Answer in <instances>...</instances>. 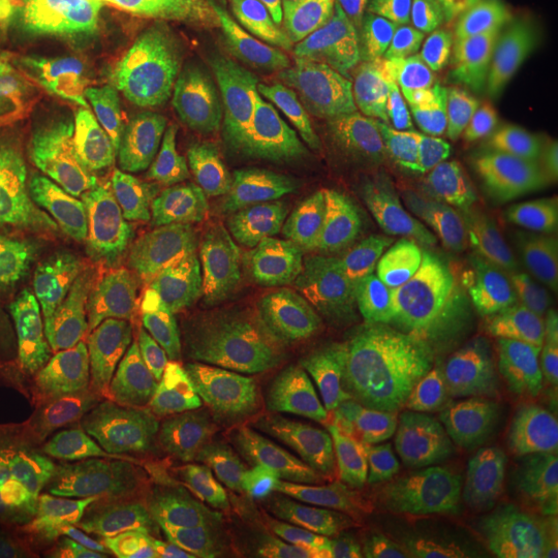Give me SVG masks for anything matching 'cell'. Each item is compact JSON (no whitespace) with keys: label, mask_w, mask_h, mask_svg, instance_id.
<instances>
[{"label":"cell","mask_w":558,"mask_h":558,"mask_svg":"<svg viewBox=\"0 0 558 558\" xmlns=\"http://www.w3.org/2000/svg\"><path fill=\"white\" fill-rule=\"evenodd\" d=\"M515 558H558V549H553V553H524V556H515Z\"/></svg>","instance_id":"ac0fdd59"},{"label":"cell","mask_w":558,"mask_h":558,"mask_svg":"<svg viewBox=\"0 0 558 558\" xmlns=\"http://www.w3.org/2000/svg\"><path fill=\"white\" fill-rule=\"evenodd\" d=\"M38 196L53 218L109 258L267 326L255 299L258 211L240 178L223 171L44 168Z\"/></svg>","instance_id":"277c9868"},{"label":"cell","mask_w":558,"mask_h":558,"mask_svg":"<svg viewBox=\"0 0 558 558\" xmlns=\"http://www.w3.org/2000/svg\"><path fill=\"white\" fill-rule=\"evenodd\" d=\"M289 558H311V556H289Z\"/></svg>","instance_id":"d6986e66"},{"label":"cell","mask_w":558,"mask_h":558,"mask_svg":"<svg viewBox=\"0 0 558 558\" xmlns=\"http://www.w3.org/2000/svg\"><path fill=\"white\" fill-rule=\"evenodd\" d=\"M515 311L539 360L558 376V196L543 205L524 248Z\"/></svg>","instance_id":"7c38bea8"},{"label":"cell","mask_w":558,"mask_h":558,"mask_svg":"<svg viewBox=\"0 0 558 558\" xmlns=\"http://www.w3.org/2000/svg\"><path fill=\"white\" fill-rule=\"evenodd\" d=\"M255 289L277 314L292 363L326 403L348 453H354L369 376L351 267L326 255L270 260L255 270Z\"/></svg>","instance_id":"9c48e42d"},{"label":"cell","mask_w":558,"mask_h":558,"mask_svg":"<svg viewBox=\"0 0 558 558\" xmlns=\"http://www.w3.org/2000/svg\"><path fill=\"white\" fill-rule=\"evenodd\" d=\"M499 379L487 344L435 336L403 348L369 385L354 440L363 509L413 519L440 509L472 459Z\"/></svg>","instance_id":"5b68a950"},{"label":"cell","mask_w":558,"mask_h":558,"mask_svg":"<svg viewBox=\"0 0 558 558\" xmlns=\"http://www.w3.org/2000/svg\"><path fill=\"white\" fill-rule=\"evenodd\" d=\"M336 558H472L469 553H450L422 543L398 524L373 519L366 512L348 509L336 531Z\"/></svg>","instance_id":"5bb4252c"},{"label":"cell","mask_w":558,"mask_h":558,"mask_svg":"<svg viewBox=\"0 0 558 558\" xmlns=\"http://www.w3.org/2000/svg\"><path fill=\"white\" fill-rule=\"evenodd\" d=\"M112 260L50 211L0 227V385L90 344L119 299Z\"/></svg>","instance_id":"52a82bcc"},{"label":"cell","mask_w":558,"mask_h":558,"mask_svg":"<svg viewBox=\"0 0 558 558\" xmlns=\"http://www.w3.org/2000/svg\"><path fill=\"white\" fill-rule=\"evenodd\" d=\"M534 385L512 373L499 385L478 457L450 494L440 534L487 556L515 558L558 539V478L527 444Z\"/></svg>","instance_id":"ba28073f"},{"label":"cell","mask_w":558,"mask_h":558,"mask_svg":"<svg viewBox=\"0 0 558 558\" xmlns=\"http://www.w3.org/2000/svg\"><path fill=\"white\" fill-rule=\"evenodd\" d=\"M304 13L295 0H78L65 22L62 78L90 102L279 100Z\"/></svg>","instance_id":"3957f363"},{"label":"cell","mask_w":558,"mask_h":558,"mask_svg":"<svg viewBox=\"0 0 558 558\" xmlns=\"http://www.w3.org/2000/svg\"><path fill=\"white\" fill-rule=\"evenodd\" d=\"M223 366L186 354L109 388L87 435L106 497L178 558H289L292 539L230 459Z\"/></svg>","instance_id":"7a4b0ae2"},{"label":"cell","mask_w":558,"mask_h":558,"mask_svg":"<svg viewBox=\"0 0 558 558\" xmlns=\"http://www.w3.org/2000/svg\"><path fill=\"white\" fill-rule=\"evenodd\" d=\"M40 174L44 165L38 159L0 149V227L38 218L47 211V205L38 196Z\"/></svg>","instance_id":"9a60e30c"},{"label":"cell","mask_w":558,"mask_h":558,"mask_svg":"<svg viewBox=\"0 0 558 558\" xmlns=\"http://www.w3.org/2000/svg\"><path fill=\"white\" fill-rule=\"evenodd\" d=\"M220 425L242 484L270 515L319 506L344 487L351 453L339 425L270 326L242 319L227 336Z\"/></svg>","instance_id":"8992f818"},{"label":"cell","mask_w":558,"mask_h":558,"mask_svg":"<svg viewBox=\"0 0 558 558\" xmlns=\"http://www.w3.org/2000/svg\"><path fill=\"white\" fill-rule=\"evenodd\" d=\"M69 20L53 0H0V116L20 94L44 40Z\"/></svg>","instance_id":"4fadbf2b"},{"label":"cell","mask_w":558,"mask_h":558,"mask_svg":"<svg viewBox=\"0 0 558 558\" xmlns=\"http://www.w3.org/2000/svg\"><path fill=\"white\" fill-rule=\"evenodd\" d=\"M84 558H178L168 553L159 539L146 537L128 524H112L106 521L94 531V537L84 549Z\"/></svg>","instance_id":"2e32d148"},{"label":"cell","mask_w":558,"mask_h":558,"mask_svg":"<svg viewBox=\"0 0 558 558\" xmlns=\"http://www.w3.org/2000/svg\"><path fill=\"white\" fill-rule=\"evenodd\" d=\"M53 3H57L60 10H65L69 16H72V13H75V3H78V0H53Z\"/></svg>","instance_id":"e0dca14e"},{"label":"cell","mask_w":558,"mask_h":558,"mask_svg":"<svg viewBox=\"0 0 558 558\" xmlns=\"http://www.w3.org/2000/svg\"><path fill=\"white\" fill-rule=\"evenodd\" d=\"M549 180V140L497 69L475 62L418 102L341 215L351 270L422 323L497 311Z\"/></svg>","instance_id":"6da1fadb"},{"label":"cell","mask_w":558,"mask_h":558,"mask_svg":"<svg viewBox=\"0 0 558 558\" xmlns=\"http://www.w3.org/2000/svg\"><path fill=\"white\" fill-rule=\"evenodd\" d=\"M0 558H84L60 428L32 403H0Z\"/></svg>","instance_id":"8fae6325"},{"label":"cell","mask_w":558,"mask_h":558,"mask_svg":"<svg viewBox=\"0 0 558 558\" xmlns=\"http://www.w3.org/2000/svg\"><path fill=\"white\" fill-rule=\"evenodd\" d=\"M403 47L558 72V0H295Z\"/></svg>","instance_id":"30bf717a"}]
</instances>
